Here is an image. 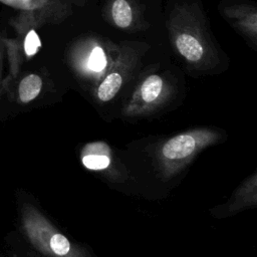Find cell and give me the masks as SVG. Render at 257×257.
Returning a JSON list of instances; mask_svg holds the SVG:
<instances>
[{
    "label": "cell",
    "instance_id": "8",
    "mask_svg": "<svg viewBox=\"0 0 257 257\" xmlns=\"http://www.w3.org/2000/svg\"><path fill=\"white\" fill-rule=\"evenodd\" d=\"M222 17L248 42L257 45V6L250 0H222L218 5Z\"/></svg>",
    "mask_w": 257,
    "mask_h": 257
},
{
    "label": "cell",
    "instance_id": "6",
    "mask_svg": "<svg viewBox=\"0 0 257 257\" xmlns=\"http://www.w3.org/2000/svg\"><path fill=\"white\" fill-rule=\"evenodd\" d=\"M146 47V44L137 42H121L117 46L107 71L91 88L92 99L97 105H106L117 97L140 64Z\"/></svg>",
    "mask_w": 257,
    "mask_h": 257
},
{
    "label": "cell",
    "instance_id": "11",
    "mask_svg": "<svg viewBox=\"0 0 257 257\" xmlns=\"http://www.w3.org/2000/svg\"><path fill=\"white\" fill-rule=\"evenodd\" d=\"M43 88L42 77L34 72L24 75L17 86V101L21 104H28L35 100Z\"/></svg>",
    "mask_w": 257,
    "mask_h": 257
},
{
    "label": "cell",
    "instance_id": "10",
    "mask_svg": "<svg viewBox=\"0 0 257 257\" xmlns=\"http://www.w3.org/2000/svg\"><path fill=\"white\" fill-rule=\"evenodd\" d=\"M104 16L111 25L130 33L144 30L148 24L137 0H107Z\"/></svg>",
    "mask_w": 257,
    "mask_h": 257
},
{
    "label": "cell",
    "instance_id": "9",
    "mask_svg": "<svg viewBox=\"0 0 257 257\" xmlns=\"http://www.w3.org/2000/svg\"><path fill=\"white\" fill-rule=\"evenodd\" d=\"M257 206V173L254 172L240 183L230 198L221 205L210 210V215L217 218H227Z\"/></svg>",
    "mask_w": 257,
    "mask_h": 257
},
{
    "label": "cell",
    "instance_id": "1",
    "mask_svg": "<svg viewBox=\"0 0 257 257\" xmlns=\"http://www.w3.org/2000/svg\"><path fill=\"white\" fill-rule=\"evenodd\" d=\"M225 138L226 134L220 128L196 126L171 136L145 140L138 160L120 154L131 171L136 192L143 186L170 190L181 181L202 152Z\"/></svg>",
    "mask_w": 257,
    "mask_h": 257
},
{
    "label": "cell",
    "instance_id": "7",
    "mask_svg": "<svg viewBox=\"0 0 257 257\" xmlns=\"http://www.w3.org/2000/svg\"><path fill=\"white\" fill-rule=\"evenodd\" d=\"M110 43L98 38H88L77 42L73 47L70 62L75 73L86 79L92 87L101 79L110 66L117 46L109 48ZM91 87V88H92Z\"/></svg>",
    "mask_w": 257,
    "mask_h": 257
},
{
    "label": "cell",
    "instance_id": "12",
    "mask_svg": "<svg viewBox=\"0 0 257 257\" xmlns=\"http://www.w3.org/2000/svg\"><path fill=\"white\" fill-rule=\"evenodd\" d=\"M40 46H41V42L35 29L28 30L23 36V40H22V50H23L24 56L28 58L34 56L38 52Z\"/></svg>",
    "mask_w": 257,
    "mask_h": 257
},
{
    "label": "cell",
    "instance_id": "3",
    "mask_svg": "<svg viewBox=\"0 0 257 257\" xmlns=\"http://www.w3.org/2000/svg\"><path fill=\"white\" fill-rule=\"evenodd\" d=\"M178 93L179 87L174 75L158 67H150L138 76L124 95L120 117L126 121L154 117L174 104Z\"/></svg>",
    "mask_w": 257,
    "mask_h": 257
},
{
    "label": "cell",
    "instance_id": "13",
    "mask_svg": "<svg viewBox=\"0 0 257 257\" xmlns=\"http://www.w3.org/2000/svg\"><path fill=\"white\" fill-rule=\"evenodd\" d=\"M0 2L20 10H26L32 7L34 0H0Z\"/></svg>",
    "mask_w": 257,
    "mask_h": 257
},
{
    "label": "cell",
    "instance_id": "14",
    "mask_svg": "<svg viewBox=\"0 0 257 257\" xmlns=\"http://www.w3.org/2000/svg\"><path fill=\"white\" fill-rule=\"evenodd\" d=\"M4 35L0 34V89L2 88V71L4 66V59L6 56V49L4 44Z\"/></svg>",
    "mask_w": 257,
    "mask_h": 257
},
{
    "label": "cell",
    "instance_id": "5",
    "mask_svg": "<svg viewBox=\"0 0 257 257\" xmlns=\"http://www.w3.org/2000/svg\"><path fill=\"white\" fill-rule=\"evenodd\" d=\"M81 166L95 174L109 186L132 194L135 190L131 171L125 165L120 151L114 150L104 141L84 144L79 152Z\"/></svg>",
    "mask_w": 257,
    "mask_h": 257
},
{
    "label": "cell",
    "instance_id": "2",
    "mask_svg": "<svg viewBox=\"0 0 257 257\" xmlns=\"http://www.w3.org/2000/svg\"><path fill=\"white\" fill-rule=\"evenodd\" d=\"M166 27L173 49L189 74L211 75L224 68V53L212 33L201 0H170Z\"/></svg>",
    "mask_w": 257,
    "mask_h": 257
},
{
    "label": "cell",
    "instance_id": "4",
    "mask_svg": "<svg viewBox=\"0 0 257 257\" xmlns=\"http://www.w3.org/2000/svg\"><path fill=\"white\" fill-rule=\"evenodd\" d=\"M21 226L31 246L43 257H95L86 246L66 236L32 204L22 206Z\"/></svg>",
    "mask_w": 257,
    "mask_h": 257
}]
</instances>
